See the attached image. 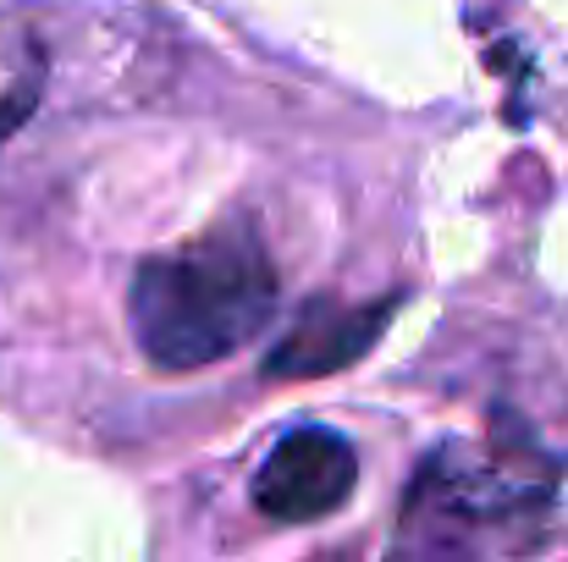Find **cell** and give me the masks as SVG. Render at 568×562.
I'll return each mask as SVG.
<instances>
[{"instance_id":"obj_2","label":"cell","mask_w":568,"mask_h":562,"mask_svg":"<svg viewBox=\"0 0 568 562\" xmlns=\"http://www.w3.org/2000/svg\"><path fill=\"white\" fill-rule=\"evenodd\" d=\"M558 497V469L525 441H442L397 502V562H519Z\"/></svg>"},{"instance_id":"obj_3","label":"cell","mask_w":568,"mask_h":562,"mask_svg":"<svg viewBox=\"0 0 568 562\" xmlns=\"http://www.w3.org/2000/svg\"><path fill=\"white\" fill-rule=\"evenodd\" d=\"M359 486V452L332 425H298L287 430L254 469V508L271 524H321L337 508H348Z\"/></svg>"},{"instance_id":"obj_4","label":"cell","mask_w":568,"mask_h":562,"mask_svg":"<svg viewBox=\"0 0 568 562\" xmlns=\"http://www.w3.org/2000/svg\"><path fill=\"white\" fill-rule=\"evenodd\" d=\"M403 293H381V298H359V304H343V298H315L287 331L282 343L265 354L260 370L271 380H321V375H337L348 365H359L386 326L403 315Z\"/></svg>"},{"instance_id":"obj_5","label":"cell","mask_w":568,"mask_h":562,"mask_svg":"<svg viewBox=\"0 0 568 562\" xmlns=\"http://www.w3.org/2000/svg\"><path fill=\"white\" fill-rule=\"evenodd\" d=\"M44 44L33 39L28 22L0 17V144L33 116L39 94H44Z\"/></svg>"},{"instance_id":"obj_1","label":"cell","mask_w":568,"mask_h":562,"mask_svg":"<svg viewBox=\"0 0 568 562\" xmlns=\"http://www.w3.org/2000/svg\"><path fill=\"white\" fill-rule=\"evenodd\" d=\"M276 315V265L248 215H226L189 243L133 265L128 326L139 354L166 375L221 365Z\"/></svg>"}]
</instances>
